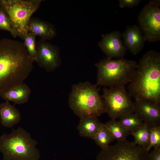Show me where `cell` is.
<instances>
[{"instance_id":"1","label":"cell","mask_w":160,"mask_h":160,"mask_svg":"<svg viewBox=\"0 0 160 160\" xmlns=\"http://www.w3.org/2000/svg\"><path fill=\"white\" fill-rule=\"evenodd\" d=\"M33 60L23 43L5 38L0 40V92L23 82L33 68Z\"/></svg>"},{"instance_id":"2","label":"cell","mask_w":160,"mask_h":160,"mask_svg":"<svg viewBox=\"0 0 160 160\" xmlns=\"http://www.w3.org/2000/svg\"><path fill=\"white\" fill-rule=\"evenodd\" d=\"M128 92L136 99L160 103V53L153 50L144 54L137 63Z\"/></svg>"},{"instance_id":"3","label":"cell","mask_w":160,"mask_h":160,"mask_svg":"<svg viewBox=\"0 0 160 160\" xmlns=\"http://www.w3.org/2000/svg\"><path fill=\"white\" fill-rule=\"evenodd\" d=\"M100 90V87L89 81L73 85L68 100L70 108L80 118L98 117L106 113Z\"/></svg>"},{"instance_id":"4","label":"cell","mask_w":160,"mask_h":160,"mask_svg":"<svg viewBox=\"0 0 160 160\" xmlns=\"http://www.w3.org/2000/svg\"><path fill=\"white\" fill-rule=\"evenodd\" d=\"M37 142L22 128L12 129L9 135L0 137V151L3 160H39L40 154L36 148Z\"/></svg>"},{"instance_id":"5","label":"cell","mask_w":160,"mask_h":160,"mask_svg":"<svg viewBox=\"0 0 160 160\" xmlns=\"http://www.w3.org/2000/svg\"><path fill=\"white\" fill-rule=\"evenodd\" d=\"M97 69L96 85L105 87L125 86L131 81L136 70L135 61L123 58L102 59L96 63Z\"/></svg>"},{"instance_id":"6","label":"cell","mask_w":160,"mask_h":160,"mask_svg":"<svg viewBox=\"0 0 160 160\" xmlns=\"http://www.w3.org/2000/svg\"><path fill=\"white\" fill-rule=\"evenodd\" d=\"M41 0H0L9 15L17 36L24 40L28 33V25L32 15L39 8Z\"/></svg>"},{"instance_id":"7","label":"cell","mask_w":160,"mask_h":160,"mask_svg":"<svg viewBox=\"0 0 160 160\" xmlns=\"http://www.w3.org/2000/svg\"><path fill=\"white\" fill-rule=\"evenodd\" d=\"M101 95L106 113L111 119L120 118L134 112V102L125 86L105 87Z\"/></svg>"},{"instance_id":"8","label":"cell","mask_w":160,"mask_h":160,"mask_svg":"<svg viewBox=\"0 0 160 160\" xmlns=\"http://www.w3.org/2000/svg\"><path fill=\"white\" fill-rule=\"evenodd\" d=\"M149 152L146 147L126 140L102 149L96 160H148Z\"/></svg>"},{"instance_id":"9","label":"cell","mask_w":160,"mask_h":160,"mask_svg":"<svg viewBox=\"0 0 160 160\" xmlns=\"http://www.w3.org/2000/svg\"><path fill=\"white\" fill-rule=\"evenodd\" d=\"M139 27L146 41L160 40V0H152L143 7L138 17Z\"/></svg>"},{"instance_id":"10","label":"cell","mask_w":160,"mask_h":160,"mask_svg":"<svg viewBox=\"0 0 160 160\" xmlns=\"http://www.w3.org/2000/svg\"><path fill=\"white\" fill-rule=\"evenodd\" d=\"M36 62L47 71H54L60 65L61 61L58 47L40 39L36 44Z\"/></svg>"},{"instance_id":"11","label":"cell","mask_w":160,"mask_h":160,"mask_svg":"<svg viewBox=\"0 0 160 160\" xmlns=\"http://www.w3.org/2000/svg\"><path fill=\"white\" fill-rule=\"evenodd\" d=\"M134 112L149 127L160 126V103L146 99H136Z\"/></svg>"},{"instance_id":"12","label":"cell","mask_w":160,"mask_h":160,"mask_svg":"<svg viewBox=\"0 0 160 160\" xmlns=\"http://www.w3.org/2000/svg\"><path fill=\"white\" fill-rule=\"evenodd\" d=\"M122 34L118 31L102 36L98 45L108 59L123 58L127 50L121 38Z\"/></svg>"},{"instance_id":"13","label":"cell","mask_w":160,"mask_h":160,"mask_svg":"<svg viewBox=\"0 0 160 160\" xmlns=\"http://www.w3.org/2000/svg\"><path fill=\"white\" fill-rule=\"evenodd\" d=\"M124 44L134 55L137 54L144 47L146 41L139 26H128L123 34Z\"/></svg>"},{"instance_id":"14","label":"cell","mask_w":160,"mask_h":160,"mask_svg":"<svg viewBox=\"0 0 160 160\" xmlns=\"http://www.w3.org/2000/svg\"><path fill=\"white\" fill-rule=\"evenodd\" d=\"M31 92L29 86L22 82L0 92V97L6 101H11L15 104H22L28 102Z\"/></svg>"},{"instance_id":"15","label":"cell","mask_w":160,"mask_h":160,"mask_svg":"<svg viewBox=\"0 0 160 160\" xmlns=\"http://www.w3.org/2000/svg\"><path fill=\"white\" fill-rule=\"evenodd\" d=\"M28 31L45 40L52 39L56 35L53 25L36 17L31 18L28 25Z\"/></svg>"},{"instance_id":"16","label":"cell","mask_w":160,"mask_h":160,"mask_svg":"<svg viewBox=\"0 0 160 160\" xmlns=\"http://www.w3.org/2000/svg\"><path fill=\"white\" fill-rule=\"evenodd\" d=\"M0 117L2 125L12 128L17 124L21 118L19 110L7 101L0 104Z\"/></svg>"},{"instance_id":"17","label":"cell","mask_w":160,"mask_h":160,"mask_svg":"<svg viewBox=\"0 0 160 160\" xmlns=\"http://www.w3.org/2000/svg\"><path fill=\"white\" fill-rule=\"evenodd\" d=\"M103 124L97 117L81 118L77 129L80 136L92 139Z\"/></svg>"},{"instance_id":"18","label":"cell","mask_w":160,"mask_h":160,"mask_svg":"<svg viewBox=\"0 0 160 160\" xmlns=\"http://www.w3.org/2000/svg\"><path fill=\"white\" fill-rule=\"evenodd\" d=\"M102 149L107 148L114 138L110 130L104 124L92 139Z\"/></svg>"},{"instance_id":"19","label":"cell","mask_w":160,"mask_h":160,"mask_svg":"<svg viewBox=\"0 0 160 160\" xmlns=\"http://www.w3.org/2000/svg\"><path fill=\"white\" fill-rule=\"evenodd\" d=\"M118 121L123 127L130 132L135 130L145 124L134 112L120 118Z\"/></svg>"},{"instance_id":"20","label":"cell","mask_w":160,"mask_h":160,"mask_svg":"<svg viewBox=\"0 0 160 160\" xmlns=\"http://www.w3.org/2000/svg\"><path fill=\"white\" fill-rule=\"evenodd\" d=\"M110 130L115 140L118 141L126 140L130 132L123 127L116 119H111L105 124Z\"/></svg>"},{"instance_id":"21","label":"cell","mask_w":160,"mask_h":160,"mask_svg":"<svg viewBox=\"0 0 160 160\" xmlns=\"http://www.w3.org/2000/svg\"><path fill=\"white\" fill-rule=\"evenodd\" d=\"M130 134L135 138L134 142L137 145L146 147L149 144L150 137V127L146 124L135 130L130 132Z\"/></svg>"},{"instance_id":"22","label":"cell","mask_w":160,"mask_h":160,"mask_svg":"<svg viewBox=\"0 0 160 160\" xmlns=\"http://www.w3.org/2000/svg\"><path fill=\"white\" fill-rule=\"evenodd\" d=\"M36 37L35 35L28 32L25 36L23 42L29 55L34 62H36Z\"/></svg>"},{"instance_id":"23","label":"cell","mask_w":160,"mask_h":160,"mask_svg":"<svg viewBox=\"0 0 160 160\" xmlns=\"http://www.w3.org/2000/svg\"><path fill=\"white\" fill-rule=\"evenodd\" d=\"M0 30L7 31L9 32L15 38L17 36L12 27L11 22L9 15L1 4Z\"/></svg>"},{"instance_id":"24","label":"cell","mask_w":160,"mask_h":160,"mask_svg":"<svg viewBox=\"0 0 160 160\" xmlns=\"http://www.w3.org/2000/svg\"><path fill=\"white\" fill-rule=\"evenodd\" d=\"M150 137L149 143L146 147L149 152L151 149L160 147V126L149 127Z\"/></svg>"},{"instance_id":"25","label":"cell","mask_w":160,"mask_h":160,"mask_svg":"<svg viewBox=\"0 0 160 160\" xmlns=\"http://www.w3.org/2000/svg\"><path fill=\"white\" fill-rule=\"evenodd\" d=\"M141 0H119V6L121 8L125 7L132 8L138 5Z\"/></svg>"},{"instance_id":"26","label":"cell","mask_w":160,"mask_h":160,"mask_svg":"<svg viewBox=\"0 0 160 160\" xmlns=\"http://www.w3.org/2000/svg\"><path fill=\"white\" fill-rule=\"evenodd\" d=\"M148 160H160V147L154 148L149 152Z\"/></svg>"},{"instance_id":"27","label":"cell","mask_w":160,"mask_h":160,"mask_svg":"<svg viewBox=\"0 0 160 160\" xmlns=\"http://www.w3.org/2000/svg\"></svg>"}]
</instances>
